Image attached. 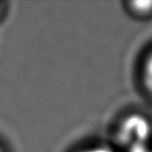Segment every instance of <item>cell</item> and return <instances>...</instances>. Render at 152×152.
I'll list each match as a JSON object with an SVG mask.
<instances>
[{
	"instance_id": "6da1fadb",
	"label": "cell",
	"mask_w": 152,
	"mask_h": 152,
	"mask_svg": "<svg viewBox=\"0 0 152 152\" xmlns=\"http://www.w3.org/2000/svg\"><path fill=\"white\" fill-rule=\"evenodd\" d=\"M115 140L125 152L134 147L152 145L151 120L140 113L125 115L116 126Z\"/></svg>"
},
{
	"instance_id": "7a4b0ae2",
	"label": "cell",
	"mask_w": 152,
	"mask_h": 152,
	"mask_svg": "<svg viewBox=\"0 0 152 152\" xmlns=\"http://www.w3.org/2000/svg\"><path fill=\"white\" fill-rule=\"evenodd\" d=\"M127 11L137 18H147L152 15V0L151 1H131L127 4Z\"/></svg>"
},
{
	"instance_id": "3957f363",
	"label": "cell",
	"mask_w": 152,
	"mask_h": 152,
	"mask_svg": "<svg viewBox=\"0 0 152 152\" xmlns=\"http://www.w3.org/2000/svg\"><path fill=\"white\" fill-rule=\"evenodd\" d=\"M142 82L145 89L152 96V51L148 53L142 65Z\"/></svg>"
},
{
	"instance_id": "277c9868",
	"label": "cell",
	"mask_w": 152,
	"mask_h": 152,
	"mask_svg": "<svg viewBox=\"0 0 152 152\" xmlns=\"http://www.w3.org/2000/svg\"><path fill=\"white\" fill-rule=\"evenodd\" d=\"M77 152H116V151L112 146L106 144H94V145L86 146Z\"/></svg>"
},
{
	"instance_id": "5b68a950",
	"label": "cell",
	"mask_w": 152,
	"mask_h": 152,
	"mask_svg": "<svg viewBox=\"0 0 152 152\" xmlns=\"http://www.w3.org/2000/svg\"><path fill=\"white\" fill-rule=\"evenodd\" d=\"M126 152H152V145H146V146H139V147H134L131 148Z\"/></svg>"
},
{
	"instance_id": "8992f818",
	"label": "cell",
	"mask_w": 152,
	"mask_h": 152,
	"mask_svg": "<svg viewBox=\"0 0 152 152\" xmlns=\"http://www.w3.org/2000/svg\"><path fill=\"white\" fill-rule=\"evenodd\" d=\"M5 13H6V4L0 1V20L4 18Z\"/></svg>"
},
{
	"instance_id": "52a82bcc",
	"label": "cell",
	"mask_w": 152,
	"mask_h": 152,
	"mask_svg": "<svg viewBox=\"0 0 152 152\" xmlns=\"http://www.w3.org/2000/svg\"><path fill=\"white\" fill-rule=\"evenodd\" d=\"M0 152H6V151H5V148H4V146H2L1 144H0Z\"/></svg>"
}]
</instances>
